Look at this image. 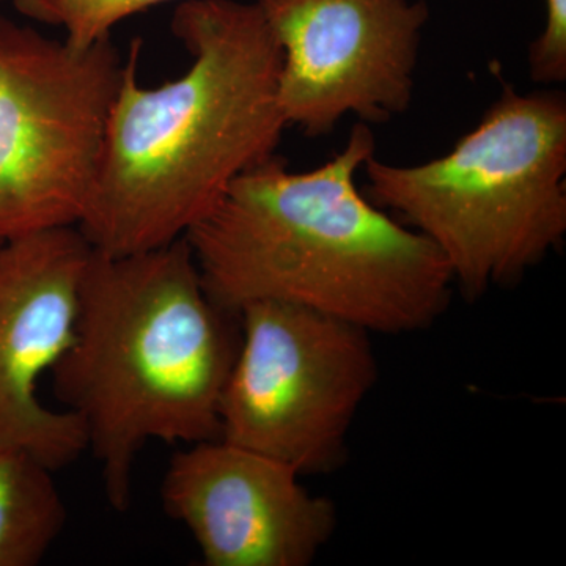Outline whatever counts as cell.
<instances>
[{
    "label": "cell",
    "mask_w": 566,
    "mask_h": 566,
    "mask_svg": "<svg viewBox=\"0 0 566 566\" xmlns=\"http://www.w3.org/2000/svg\"><path fill=\"white\" fill-rule=\"evenodd\" d=\"M365 192L444 255L465 296L512 285L566 237V102L506 85L452 150L364 164Z\"/></svg>",
    "instance_id": "cell-4"
},
{
    "label": "cell",
    "mask_w": 566,
    "mask_h": 566,
    "mask_svg": "<svg viewBox=\"0 0 566 566\" xmlns=\"http://www.w3.org/2000/svg\"><path fill=\"white\" fill-rule=\"evenodd\" d=\"M161 501L207 566H308L337 527L333 502L292 465L221 438L175 453Z\"/></svg>",
    "instance_id": "cell-9"
},
{
    "label": "cell",
    "mask_w": 566,
    "mask_h": 566,
    "mask_svg": "<svg viewBox=\"0 0 566 566\" xmlns=\"http://www.w3.org/2000/svg\"><path fill=\"white\" fill-rule=\"evenodd\" d=\"M240 342V316L211 300L186 238L129 255L93 249L73 342L50 374L55 398L84 424L117 512L128 510L148 442L221 438Z\"/></svg>",
    "instance_id": "cell-3"
},
{
    "label": "cell",
    "mask_w": 566,
    "mask_h": 566,
    "mask_svg": "<svg viewBox=\"0 0 566 566\" xmlns=\"http://www.w3.org/2000/svg\"><path fill=\"white\" fill-rule=\"evenodd\" d=\"M181 0H13L14 10L39 24L63 29L71 46L91 48L134 14Z\"/></svg>",
    "instance_id": "cell-11"
},
{
    "label": "cell",
    "mask_w": 566,
    "mask_h": 566,
    "mask_svg": "<svg viewBox=\"0 0 566 566\" xmlns=\"http://www.w3.org/2000/svg\"><path fill=\"white\" fill-rule=\"evenodd\" d=\"M545 25L528 50V71L539 84L566 81V0H543Z\"/></svg>",
    "instance_id": "cell-12"
},
{
    "label": "cell",
    "mask_w": 566,
    "mask_h": 566,
    "mask_svg": "<svg viewBox=\"0 0 566 566\" xmlns=\"http://www.w3.org/2000/svg\"><path fill=\"white\" fill-rule=\"evenodd\" d=\"M238 316L241 342L222 394L221 439L301 476L335 471L378 381L371 334L275 301L244 305Z\"/></svg>",
    "instance_id": "cell-6"
},
{
    "label": "cell",
    "mask_w": 566,
    "mask_h": 566,
    "mask_svg": "<svg viewBox=\"0 0 566 566\" xmlns=\"http://www.w3.org/2000/svg\"><path fill=\"white\" fill-rule=\"evenodd\" d=\"M92 244L80 227L0 243V446L57 472L87 452L73 412L41 403L36 386L70 348Z\"/></svg>",
    "instance_id": "cell-8"
},
{
    "label": "cell",
    "mask_w": 566,
    "mask_h": 566,
    "mask_svg": "<svg viewBox=\"0 0 566 566\" xmlns=\"http://www.w3.org/2000/svg\"><path fill=\"white\" fill-rule=\"evenodd\" d=\"M66 517L54 471L25 450L0 446V566L41 564Z\"/></svg>",
    "instance_id": "cell-10"
},
{
    "label": "cell",
    "mask_w": 566,
    "mask_h": 566,
    "mask_svg": "<svg viewBox=\"0 0 566 566\" xmlns=\"http://www.w3.org/2000/svg\"><path fill=\"white\" fill-rule=\"evenodd\" d=\"M123 63L0 18V243L80 226L98 178Z\"/></svg>",
    "instance_id": "cell-5"
},
{
    "label": "cell",
    "mask_w": 566,
    "mask_h": 566,
    "mask_svg": "<svg viewBox=\"0 0 566 566\" xmlns=\"http://www.w3.org/2000/svg\"><path fill=\"white\" fill-rule=\"evenodd\" d=\"M172 32L191 55L181 76L142 84L140 40L123 63L98 178L77 226L106 255L185 238L240 175L274 156L286 128L281 48L259 2L181 0Z\"/></svg>",
    "instance_id": "cell-1"
},
{
    "label": "cell",
    "mask_w": 566,
    "mask_h": 566,
    "mask_svg": "<svg viewBox=\"0 0 566 566\" xmlns=\"http://www.w3.org/2000/svg\"><path fill=\"white\" fill-rule=\"evenodd\" d=\"M374 132L354 125L329 161L292 172L277 156L240 175L186 233L205 290L230 314L275 301L370 334L433 326L452 300V271L422 233L357 186Z\"/></svg>",
    "instance_id": "cell-2"
},
{
    "label": "cell",
    "mask_w": 566,
    "mask_h": 566,
    "mask_svg": "<svg viewBox=\"0 0 566 566\" xmlns=\"http://www.w3.org/2000/svg\"><path fill=\"white\" fill-rule=\"evenodd\" d=\"M281 48L279 106L305 136L346 115L382 123L415 95L423 0H256Z\"/></svg>",
    "instance_id": "cell-7"
}]
</instances>
